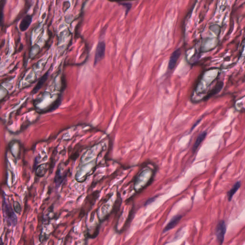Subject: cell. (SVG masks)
Masks as SVG:
<instances>
[{
  "mask_svg": "<svg viewBox=\"0 0 245 245\" xmlns=\"http://www.w3.org/2000/svg\"><path fill=\"white\" fill-rule=\"evenodd\" d=\"M226 233V225L223 220H221L217 225L215 230V235L216 237L217 240L220 245L223 243Z\"/></svg>",
  "mask_w": 245,
  "mask_h": 245,
  "instance_id": "cell-1",
  "label": "cell"
},
{
  "mask_svg": "<svg viewBox=\"0 0 245 245\" xmlns=\"http://www.w3.org/2000/svg\"><path fill=\"white\" fill-rule=\"evenodd\" d=\"M105 52V44L104 41H100L98 44L96 49L94 60V66H96L104 58Z\"/></svg>",
  "mask_w": 245,
  "mask_h": 245,
  "instance_id": "cell-2",
  "label": "cell"
},
{
  "mask_svg": "<svg viewBox=\"0 0 245 245\" xmlns=\"http://www.w3.org/2000/svg\"><path fill=\"white\" fill-rule=\"evenodd\" d=\"M181 54V50L180 48H178L172 53L170 57L169 62V69L172 70L175 68L178 59H179Z\"/></svg>",
  "mask_w": 245,
  "mask_h": 245,
  "instance_id": "cell-3",
  "label": "cell"
},
{
  "mask_svg": "<svg viewBox=\"0 0 245 245\" xmlns=\"http://www.w3.org/2000/svg\"><path fill=\"white\" fill-rule=\"evenodd\" d=\"M32 20V16L31 15H27L24 17L19 24V29L21 31H24L29 28L31 23Z\"/></svg>",
  "mask_w": 245,
  "mask_h": 245,
  "instance_id": "cell-4",
  "label": "cell"
},
{
  "mask_svg": "<svg viewBox=\"0 0 245 245\" xmlns=\"http://www.w3.org/2000/svg\"><path fill=\"white\" fill-rule=\"evenodd\" d=\"M48 72H47L43 76L40 78L39 80L38 81L37 85L34 87V88H33L32 91V93H33V94H35V93L38 92V91L41 89L43 84L46 82L47 78H48Z\"/></svg>",
  "mask_w": 245,
  "mask_h": 245,
  "instance_id": "cell-5",
  "label": "cell"
},
{
  "mask_svg": "<svg viewBox=\"0 0 245 245\" xmlns=\"http://www.w3.org/2000/svg\"><path fill=\"white\" fill-rule=\"evenodd\" d=\"M181 217H182V216H180V215H177V216L173 217V218H172V220H171V221L169 222V224L166 226L164 230V232L168 231L174 228L179 223L180 221L181 220Z\"/></svg>",
  "mask_w": 245,
  "mask_h": 245,
  "instance_id": "cell-6",
  "label": "cell"
},
{
  "mask_svg": "<svg viewBox=\"0 0 245 245\" xmlns=\"http://www.w3.org/2000/svg\"><path fill=\"white\" fill-rule=\"evenodd\" d=\"M4 214L8 221L9 222H12V223L15 225L17 219H16V216H15V214L13 212L12 208L7 207L6 209L4 211Z\"/></svg>",
  "mask_w": 245,
  "mask_h": 245,
  "instance_id": "cell-7",
  "label": "cell"
},
{
  "mask_svg": "<svg viewBox=\"0 0 245 245\" xmlns=\"http://www.w3.org/2000/svg\"><path fill=\"white\" fill-rule=\"evenodd\" d=\"M240 186H241V182L240 181H238L235 183V185H234L231 189L228 192V194H227V197H228V200L229 201H230L232 200L234 195L236 194V192L238 191Z\"/></svg>",
  "mask_w": 245,
  "mask_h": 245,
  "instance_id": "cell-8",
  "label": "cell"
},
{
  "mask_svg": "<svg viewBox=\"0 0 245 245\" xmlns=\"http://www.w3.org/2000/svg\"><path fill=\"white\" fill-rule=\"evenodd\" d=\"M206 136H207V132H202V133H201V134L198 136L197 140H196V141H195L194 146H193V152H194L195 151H196L197 149H198L199 145L201 144V143L204 140Z\"/></svg>",
  "mask_w": 245,
  "mask_h": 245,
  "instance_id": "cell-9",
  "label": "cell"
},
{
  "mask_svg": "<svg viewBox=\"0 0 245 245\" xmlns=\"http://www.w3.org/2000/svg\"><path fill=\"white\" fill-rule=\"evenodd\" d=\"M61 95H60L58 98L52 105H51V106H49V107H48L47 110L43 111V112H49V111L54 110L55 108H57L59 106V105L60 104L61 100Z\"/></svg>",
  "mask_w": 245,
  "mask_h": 245,
  "instance_id": "cell-10",
  "label": "cell"
},
{
  "mask_svg": "<svg viewBox=\"0 0 245 245\" xmlns=\"http://www.w3.org/2000/svg\"><path fill=\"white\" fill-rule=\"evenodd\" d=\"M118 3H119L120 5H121L122 7H125L126 8V16H127L130 10L131 9V7H132V3L126 2H118Z\"/></svg>",
  "mask_w": 245,
  "mask_h": 245,
  "instance_id": "cell-11",
  "label": "cell"
},
{
  "mask_svg": "<svg viewBox=\"0 0 245 245\" xmlns=\"http://www.w3.org/2000/svg\"><path fill=\"white\" fill-rule=\"evenodd\" d=\"M14 210L17 214H20L21 211V207L20 204L17 202H14L13 203Z\"/></svg>",
  "mask_w": 245,
  "mask_h": 245,
  "instance_id": "cell-12",
  "label": "cell"
},
{
  "mask_svg": "<svg viewBox=\"0 0 245 245\" xmlns=\"http://www.w3.org/2000/svg\"><path fill=\"white\" fill-rule=\"evenodd\" d=\"M1 245H3V243H2V239H1Z\"/></svg>",
  "mask_w": 245,
  "mask_h": 245,
  "instance_id": "cell-13",
  "label": "cell"
}]
</instances>
